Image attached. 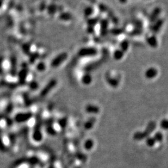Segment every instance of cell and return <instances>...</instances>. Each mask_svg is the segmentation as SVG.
Instances as JSON below:
<instances>
[{"mask_svg":"<svg viewBox=\"0 0 168 168\" xmlns=\"http://www.w3.org/2000/svg\"><path fill=\"white\" fill-rule=\"evenodd\" d=\"M100 23V34L101 38H105L109 33V24L110 21L107 18L101 19Z\"/></svg>","mask_w":168,"mask_h":168,"instance_id":"cell-1","label":"cell"},{"mask_svg":"<svg viewBox=\"0 0 168 168\" xmlns=\"http://www.w3.org/2000/svg\"><path fill=\"white\" fill-rule=\"evenodd\" d=\"M98 53V50L95 47H84L79 50L78 53L80 57H93L96 56Z\"/></svg>","mask_w":168,"mask_h":168,"instance_id":"cell-2","label":"cell"},{"mask_svg":"<svg viewBox=\"0 0 168 168\" xmlns=\"http://www.w3.org/2000/svg\"><path fill=\"white\" fill-rule=\"evenodd\" d=\"M164 23V20L163 19H158L154 23H152L149 27L150 31L153 34V35H156L158 34L163 26Z\"/></svg>","mask_w":168,"mask_h":168,"instance_id":"cell-3","label":"cell"},{"mask_svg":"<svg viewBox=\"0 0 168 168\" xmlns=\"http://www.w3.org/2000/svg\"><path fill=\"white\" fill-rule=\"evenodd\" d=\"M67 58V53H63L59 54L57 57H56L54 58L52 62H51V64H50L51 67H59L62 63H63L65 60H66Z\"/></svg>","mask_w":168,"mask_h":168,"instance_id":"cell-4","label":"cell"},{"mask_svg":"<svg viewBox=\"0 0 168 168\" xmlns=\"http://www.w3.org/2000/svg\"><path fill=\"white\" fill-rule=\"evenodd\" d=\"M161 13V9L159 7H157V8H155L153 10V11L149 16V21L150 23H154L155 21H156L159 19Z\"/></svg>","mask_w":168,"mask_h":168,"instance_id":"cell-5","label":"cell"},{"mask_svg":"<svg viewBox=\"0 0 168 168\" xmlns=\"http://www.w3.org/2000/svg\"><path fill=\"white\" fill-rule=\"evenodd\" d=\"M147 40L148 44L152 48H156L158 47V39L155 35H151V36H148L147 38Z\"/></svg>","mask_w":168,"mask_h":168,"instance_id":"cell-6","label":"cell"},{"mask_svg":"<svg viewBox=\"0 0 168 168\" xmlns=\"http://www.w3.org/2000/svg\"><path fill=\"white\" fill-rule=\"evenodd\" d=\"M158 70L155 67H150L144 73L145 77L148 79L154 78L158 75Z\"/></svg>","mask_w":168,"mask_h":168,"instance_id":"cell-7","label":"cell"},{"mask_svg":"<svg viewBox=\"0 0 168 168\" xmlns=\"http://www.w3.org/2000/svg\"><path fill=\"white\" fill-rule=\"evenodd\" d=\"M107 14H108V19L109 21H111V22L113 24L117 25L119 23V20L118 18L115 16V14L112 11H111V10H110L107 12Z\"/></svg>","mask_w":168,"mask_h":168,"instance_id":"cell-8","label":"cell"},{"mask_svg":"<svg viewBox=\"0 0 168 168\" xmlns=\"http://www.w3.org/2000/svg\"><path fill=\"white\" fill-rule=\"evenodd\" d=\"M101 17L100 16H98L94 18H89L87 19V23L88 24L89 26H92V27H95V26L101 20Z\"/></svg>","mask_w":168,"mask_h":168,"instance_id":"cell-9","label":"cell"},{"mask_svg":"<svg viewBox=\"0 0 168 168\" xmlns=\"http://www.w3.org/2000/svg\"><path fill=\"white\" fill-rule=\"evenodd\" d=\"M125 31L123 28L115 27L110 29V30H109V33L113 36H119V35L123 34Z\"/></svg>","mask_w":168,"mask_h":168,"instance_id":"cell-10","label":"cell"},{"mask_svg":"<svg viewBox=\"0 0 168 168\" xmlns=\"http://www.w3.org/2000/svg\"><path fill=\"white\" fill-rule=\"evenodd\" d=\"M120 49H121L124 53L127 52L130 47V42L127 39L121 41L120 43Z\"/></svg>","mask_w":168,"mask_h":168,"instance_id":"cell-11","label":"cell"},{"mask_svg":"<svg viewBox=\"0 0 168 168\" xmlns=\"http://www.w3.org/2000/svg\"><path fill=\"white\" fill-rule=\"evenodd\" d=\"M107 82L108 84L112 87H118L119 84V81L118 80L113 77H111L110 76L107 77Z\"/></svg>","mask_w":168,"mask_h":168,"instance_id":"cell-12","label":"cell"},{"mask_svg":"<svg viewBox=\"0 0 168 168\" xmlns=\"http://www.w3.org/2000/svg\"><path fill=\"white\" fill-rule=\"evenodd\" d=\"M93 12L94 9L93 7L92 6H89L85 8L84 11V14L86 18H89L93 14Z\"/></svg>","mask_w":168,"mask_h":168,"instance_id":"cell-13","label":"cell"},{"mask_svg":"<svg viewBox=\"0 0 168 168\" xmlns=\"http://www.w3.org/2000/svg\"><path fill=\"white\" fill-rule=\"evenodd\" d=\"M124 53L121 49H116L115 50L113 53V57L114 59L116 61H120L121 60L124 56Z\"/></svg>","mask_w":168,"mask_h":168,"instance_id":"cell-14","label":"cell"},{"mask_svg":"<svg viewBox=\"0 0 168 168\" xmlns=\"http://www.w3.org/2000/svg\"><path fill=\"white\" fill-rule=\"evenodd\" d=\"M143 34V30L141 29L134 28L133 30H131L129 33H128V35L130 37H134V36H138Z\"/></svg>","mask_w":168,"mask_h":168,"instance_id":"cell-15","label":"cell"},{"mask_svg":"<svg viewBox=\"0 0 168 168\" xmlns=\"http://www.w3.org/2000/svg\"><path fill=\"white\" fill-rule=\"evenodd\" d=\"M155 128H156V124L155 122H151L148 124L147 130H146L144 131L145 133L148 136V137L149 136V134L152 132L153 130L155 129Z\"/></svg>","mask_w":168,"mask_h":168,"instance_id":"cell-16","label":"cell"},{"mask_svg":"<svg viewBox=\"0 0 168 168\" xmlns=\"http://www.w3.org/2000/svg\"><path fill=\"white\" fill-rule=\"evenodd\" d=\"M148 137L147 134L145 133V132H140V131H138V132H136L135 133L134 135V139L135 140L137 141H140L143 140V139Z\"/></svg>","mask_w":168,"mask_h":168,"instance_id":"cell-17","label":"cell"},{"mask_svg":"<svg viewBox=\"0 0 168 168\" xmlns=\"http://www.w3.org/2000/svg\"><path fill=\"white\" fill-rule=\"evenodd\" d=\"M92 78L89 74H86L84 75L82 78V82L85 85L90 84L92 82Z\"/></svg>","mask_w":168,"mask_h":168,"instance_id":"cell-18","label":"cell"},{"mask_svg":"<svg viewBox=\"0 0 168 168\" xmlns=\"http://www.w3.org/2000/svg\"><path fill=\"white\" fill-rule=\"evenodd\" d=\"M98 10L100 11V13H107V12L110 10L109 8H108V6H107V5H105V4L104 3H100L98 4Z\"/></svg>","mask_w":168,"mask_h":168,"instance_id":"cell-19","label":"cell"},{"mask_svg":"<svg viewBox=\"0 0 168 168\" xmlns=\"http://www.w3.org/2000/svg\"><path fill=\"white\" fill-rule=\"evenodd\" d=\"M132 24L134 26L135 28H138V29H143V22L141 20L139 19H135L132 21Z\"/></svg>","mask_w":168,"mask_h":168,"instance_id":"cell-20","label":"cell"},{"mask_svg":"<svg viewBox=\"0 0 168 168\" xmlns=\"http://www.w3.org/2000/svg\"><path fill=\"white\" fill-rule=\"evenodd\" d=\"M59 18L61 19L64 21H69L72 19V16L69 13H62L60 14Z\"/></svg>","mask_w":168,"mask_h":168,"instance_id":"cell-21","label":"cell"},{"mask_svg":"<svg viewBox=\"0 0 168 168\" xmlns=\"http://www.w3.org/2000/svg\"><path fill=\"white\" fill-rule=\"evenodd\" d=\"M146 143H147V145L149 147H152L156 143V141L154 139V138L152 137H148L147 139V141H146Z\"/></svg>","mask_w":168,"mask_h":168,"instance_id":"cell-22","label":"cell"},{"mask_svg":"<svg viewBox=\"0 0 168 168\" xmlns=\"http://www.w3.org/2000/svg\"><path fill=\"white\" fill-rule=\"evenodd\" d=\"M160 126L163 130H168V120H163L160 123Z\"/></svg>","mask_w":168,"mask_h":168,"instance_id":"cell-23","label":"cell"},{"mask_svg":"<svg viewBox=\"0 0 168 168\" xmlns=\"http://www.w3.org/2000/svg\"><path fill=\"white\" fill-rule=\"evenodd\" d=\"M154 139L156 141H162L163 139V134H161L159 132H158L157 133L155 134Z\"/></svg>","mask_w":168,"mask_h":168,"instance_id":"cell-24","label":"cell"},{"mask_svg":"<svg viewBox=\"0 0 168 168\" xmlns=\"http://www.w3.org/2000/svg\"><path fill=\"white\" fill-rule=\"evenodd\" d=\"M46 69V65L44 62H39L37 65V69L41 72L43 71Z\"/></svg>","mask_w":168,"mask_h":168,"instance_id":"cell-25","label":"cell"},{"mask_svg":"<svg viewBox=\"0 0 168 168\" xmlns=\"http://www.w3.org/2000/svg\"><path fill=\"white\" fill-rule=\"evenodd\" d=\"M48 11H49V14H50L55 13V12L56 11V6H55L54 5L49 6L48 7Z\"/></svg>","mask_w":168,"mask_h":168,"instance_id":"cell-26","label":"cell"},{"mask_svg":"<svg viewBox=\"0 0 168 168\" xmlns=\"http://www.w3.org/2000/svg\"><path fill=\"white\" fill-rule=\"evenodd\" d=\"M87 31L90 34H93L95 33V27L88 26V27L87 28Z\"/></svg>","mask_w":168,"mask_h":168,"instance_id":"cell-27","label":"cell"},{"mask_svg":"<svg viewBox=\"0 0 168 168\" xmlns=\"http://www.w3.org/2000/svg\"><path fill=\"white\" fill-rule=\"evenodd\" d=\"M92 147H93V141H89L87 142L85 144V147L87 149H90L92 148Z\"/></svg>","mask_w":168,"mask_h":168,"instance_id":"cell-28","label":"cell"},{"mask_svg":"<svg viewBox=\"0 0 168 168\" xmlns=\"http://www.w3.org/2000/svg\"><path fill=\"white\" fill-rule=\"evenodd\" d=\"M94 41L96 43H102L103 42V39H102V38H100V37H95L94 38Z\"/></svg>","mask_w":168,"mask_h":168,"instance_id":"cell-29","label":"cell"},{"mask_svg":"<svg viewBox=\"0 0 168 168\" xmlns=\"http://www.w3.org/2000/svg\"><path fill=\"white\" fill-rule=\"evenodd\" d=\"M88 1L92 4L97 3V0H88Z\"/></svg>","mask_w":168,"mask_h":168,"instance_id":"cell-30","label":"cell"},{"mask_svg":"<svg viewBox=\"0 0 168 168\" xmlns=\"http://www.w3.org/2000/svg\"><path fill=\"white\" fill-rule=\"evenodd\" d=\"M118 1H119L120 3H121V4H125V3H126L127 2L128 0H118Z\"/></svg>","mask_w":168,"mask_h":168,"instance_id":"cell-31","label":"cell"}]
</instances>
